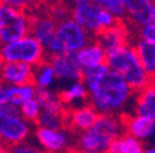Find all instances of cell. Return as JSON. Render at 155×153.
<instances>
[{
    "instance_id": "obj_1",
    "label": "cell",
    "mask_w": 155,
    "mask_h": 153,
    "mask_svg": "<svg viewBox=\"0 0 155 153\" xmlns=\"http://www.w3.org/2000/svg\"><path fill=\"white\" fill-rule=\"evenodd\" d=\"M82 81L89 91V102L100 115L123 116L132 112L136 93L107 64L84 70Z\"/></svg>"
},
{
    "instance_id": "obj_2",
    "label": "cell",
    "mask_w": 155,
    "mask_h": 153,
    "mask_svg": "<svg viewBox=\"0 0 155 153\" xmlns=\"http://www.w3.org/2000/svg\"><path fill=\"white\" fill-rule=\"evenodd\" d=\"M123 132L122 116L100 115L93 127L75 135L72 153H108L112 142Z\"/></svg>"
},
{
    "instance_id": "obj_3",
    "label": "cell",
    "mask_w": 155,
    "mask_h": 153,
    "mask_svg": "<svg viewBox=\"0 0 155 153\" xmlns=\"http://www.w3.org/2000/svg\"><path fill=\"white\" fill-rule=\"evenodd\" d=\"M107 65L115 73L120 75L136 94L155 81L143 69L132 44L107 55Z\"/></svg>"
},
{
    "instance_id": "obj_4",
    "label": "cell",
    "mask_w": 155,
    "mask_h": 153,
    "mask_svg": "<svg viewBox=\"0 0 155 153\" xmlns=\"http://www.w3.org/2000/svg\"><path fill=\"white\" fill-rule=\"evenodd\" d=\"M93 36L87 33L72 18H67L57 24L55 35L50 44L46 47V54H76L93 40Z\"/></svg>"
},
{
    "instance_id": "obj_5",
    "label": "cell",
    "mask_w": 155,
    "mask_h": 153,
    "mask_svg": "<svg viewBox=\"0 0 155 153\" xmlns=\"http://www.w3.org/2000/svg\"><path fill=\"white\" fill-rule=\"evenodd\" d=\"M32 14L0 2V46L14 43L31 35Z\"/></svg>"
},
{
    "instance_id": "obj_6",
    "label": "cell",
    "mask_w": 155,
    "mask_h": 153,
    "mask_svg": "<svg viewBox=\"0 0 155 153\" xmlns=\"http://www.w3.org/2000/svg\"><path fill=\"white\" fill-rule=\"evenodd\" d=\"M46 59V48L32 35L10 44L0 46V62H19L36 68Z\"/></svg>"
},
{
    "instance_id": "obj_7",
    "label": "cell",
    "mask_w": 155,
    "mask_h": 153,
    "mask_svg": "<svg viewBox=\"0 0 155 153\" xmlns=\"http://www.w3.org/2000/svg\"><path fill=\"white\" fill-rule=\"evenodd\" d=\"M32 135V124L21 117L19 108L4 104L0 106V142L11 148L26 142Z\"/></svg>"
},
{
    "instance_id": "obj_8",
    "label": "cell",
    "mask_w": 155,
    "mask_h": 153,
    "mask_svg": "<svg viewBox=\"0 0 155 153\" xmlns=\"http://www.w3.org/2000/svg\"><path fill=\"white\" fill-rule=\"evenodd\" d=\"M33 137L38 146L45 153H69L74 150L75 134L67 127L61 130L36 127Z\"/></svg>"
},
{
    "instance_id": "obj_9",
    "label": "cell",
    "mask_w": 155,
    "mask_h": 153,
    "mask_svg": "<svg viewBox=\"0 0 155 153\" xmlns=\"http://www.w3.org/2000/svg\"><path fill=\"white\" fill-rule=\"evenodd\" d=\"M94 39L104 48L107 55H110L126 46L132 44L134 39V30L126 19H119L114 26L103 30Z\"/></svg>"
},
{
    "instance_id": "obj_10",
    "label": "cell",
    "mask_w": 155,
    "mask_h": 153,
    "mask_svg": "<svg viewBox=\"0 0 155 153\" xmlns=\"http://www.w3.org/2000/svg\"><path fill=\"white\" fill-rule=\"evenodd\" d=\"M69 7H71V18L87 33L96 37L103 32L98 25V13L101 7L98 6L97 0H75L69 4Z\"/></svg>"
},
{
    "instance_id": "obj_11",
    "label": "cell",
    "mask_w": 155,
    "mask_h": 153,
    "mask_svg": "<svg viewBox=\"0 0 155 153\" xmlns=\"http://www.w3.org/2000/svg\"><path fill=\"white\" fill-rule=\"evenodd\" d=\"M47 62L54 70L55 79L60 81H79L83 77V69L78 64L76 54H58L47 57Z\"/></svg>"
},
{
    "instance_id": "obj_12",
    "label": "cell",
    "mask_w": 155,
    "mask_h": 153,
    "mask_svg": "<svg viewBox=\"0 0 155 153\" xmlns=\"http://www.w3.org/2000/svg\"><path fill=\"white\" fill-rule=\"evenodd\" d=\"M98 116H100V113L93 108L90 102L75 106V108H69L67 110V115H65L67 128L71 132H74L75 135H78L93 127Z\"/></svg>"
},
{
    "instance_id": "obj_13",
    "label": "cell",
    "mask_w": 155,
    "mask_h": 153,
    "mask_svg": "<svg viewBox=\"0 0 155 153\" xmlns=\"http://www.w3.org/2000/svg\"><path fill=\"white\" fill-rule=\"evenodd\" d=\"M33 69L19 62H0V83L14 87L33 83Z\"/></svg>"
},
{
    "instance_id": "obj_14",
    "label": "cell",
    "mask_w": 155,
    "mask_h": 153,
    "mask_svg": "<svg viewBox=\"0 0 155 153\" xmlns=\"http://www.w3.org/2000/svg\"><path fill=\"white\" fill-rule=\"evenodd\" d=\"M126 21L134 29L152 22L155 3L154 0H125Z\"/></svg>"
},
{
    "instance_id": "obj_15",
    "label": "cell",
    "mask_w": 155,
    "mask_h": 153,
    "mask_svg": "<svg viewBox=\"0 0 155 153\" xmlns=\"http://www.w3.org/2000/svg\"><path fill=\"white\" fill-rule=\"evenodd\" d=\"M57 21L46 11H39L32 14V26H31V35L38 40L43 47L50 44L55 35Z\"/></svg>"
},
{
    "instance_id": "obj_16",
    "label": "cell",
    "mask_w": 155,
    "mask_h": 153,
    "mask_svg": "<svg viewBox=\"0 0 155 153\" xmlns=\"http://www.w3.org/2000/svg\"><path fill=\"white\" fill-rule=\"evenodd\" d=\"M123 121V131L126 134L134 137L136 139L141 141L147 145V142L151 141L152 132H154L155 123L139 115H134L132 112L122 116Z\"/></svg>"
},
{
    "instance_id": "obj_17",
    "label": "cell",
    "mask_w": 155,
    "mask_h": 153,
    "mask_svg": "<svg viewBox=\"0 0 155 153\" xmlns=\"http://www.w3.org/2000/svg\"><path fill=\"white\" fill-rule=\"evenodd\" d=\"M78 64L84 70L94 69V68L103 66L107 64V53L104 48L97 43L96 39H93L86 47H83L79 53H76Z\"/></svg>"
},
{
    "instance_id": "obj_18",
    "label": "cell",
    "mask_w": 155,
    "mask_h": 153,
    "mask_svg": "<svg viewBox=\"0 0 155 153\" xmlns=\"http://www.w3.org/2000/svg\"><path fill=\"white\" fill-rule=\"evenodd\" d=\"M132 113L155 123V81L134 95Z\"/></svg>"
},
{
    "instance_id": "obj_19",
    "label": "cell",
    "mask_w": 155,
    "mask_h": 153,
    "mask_svg": "<svg viewBox=\"0 0 155 153\" xmlns=\"http://www.w3.org/2000/svg\"><path fill=\"white\" fill-rule=\"evenodd\" d=\"M58 97L67 109L75 108V106L83 105V104L89 102V91L82 80L68 83L67 87L60 90Z\"/></svg>"
},
{
    "instance_id": "obj_20",
    "label": "cell",
    "mask_w": 155,
    "mask_h": 153,
    "mask_svg": "<svg viewBox=\"0 0 155 153\" xmlns=\"http://www.w3.org/2000/svg\"><path fill=\"white\" fill-rule=\"evenodd\" d=\"M132 46L137 54V58H139L143 69L147 72V75L152 80H155V46L136 37L133 39Z\"/></svg>"
},
{
    "instance_id": "obj_21",
    "label": "cell",
    "mask_w": 155,
    "mask_h": 153,
    "mask_svg": "<svg viewBox=\"0 0 155 153\" xmlns=\"http://www.w3.org/2000/svg\"><path fill=\"white\" fill-rule=\"evenodd\" d=\"M36 99H38L42 110L57 113V115H64V116L67 115L68 109L61 102V99L58 97V93L53 91V90H38Z\"/></svg>"
},
{
    "instance_id": "obj_22",
    "label": "cell",
    "mask_w": 155,
    "mask_h": 153,
    "mask_svg": "<svg viewBox=\"0 0 155 153\" xmlns=\"http://www.w3.org/2000/svg\"><path fill=\"white\" fill-rule=\"evenodd\" d=\"M147 145L134 137L123 132L112 142L108 149V153H144Z\"/></svg>"
},
{
    "instance_id": "obj_23",
    "label": "cell",
    "mask_w": 155,
    "mask_h": 153,
    "mask_svg": "<svg viewBox=\"0 0 155 153\" xmlns=\"http://www.w3.org/2000/svg\"><path fill=\"white\" fill-rule=\"evenodd\" d=\"M55 81L57 79H55L54 70L51 65L47 62V59L33 69V84L38 90H50Z\"/></svg>"
},
{
    "instance_id": "obj_24",
    "label": "cell",
    "mask_w": 155,
    "mask_h": 153,
    "mask_svg": "<svg viewBox=\"0 0 155 153\" xmlns=\"http://www.w3.org/2000/svg\"><path fill=\"white\" fill-rule=\"evenodd\" d=\"M36 127L48 128V130H61V128L67 127V119L64 115L42 110L38 121H36Z\"/></svg>"
},
{
    "instance_id": "obj_25",
    "label": "cell",
    "mask_w": 155,
    "mask_h": 153,
    "mask_svg": "<svg viewBox=\"0 0 155 153\" xmlns=\"http://www.w3.org/2000/svg\"><path fill=\"white\" fill-rule=\"evenodd\" d=\"M19 113H21V117L24 120H26L29 124H33L38 121L39 116L42 113V108L39 105V102L36 98L29 99V101H25L22 105L19 106Z\"/></svg>"
},
{
    "instance_id": "obj_26",
    "label": "cell",
    "mask_w": 155,
    "mask_h": 153,
    "mask_svg": "<svg viewBox=\"0 0 155 153\" xmlns=\"http://www.w3.org/2000/svg\"><path fill=\"white\" fill-rule=\"evenodd\" d=\"M101 8L111 13L116 19H126L125 0H97Z\"/></svg>"
},
{
    "instance_id": "obj_27",
    "label": "cell",
    "mask_w": 155,
    "mask_h": 153,
    "mask_svg": "<svg viewBox=\"0 0 155 153\" xmlns=\"http://www.w3.org/2000/svg\"><path fill=\"white\" fill-rule=\"evenodd\" d=\"M47 13L50 14L58 24L67 18H71V7H69V4H64V3L51 4V7L47 8Z\"/></svg>"
},
{
    "instance_id": "obj_28",
    "label": "cell",
    "mask_w": 155,
    "mask_h": 153,
    "mask_svg": "<svg viewBox=\"0 0 155 153\" xmlns=\"http://www.w3.org/2000/svg\"><path fill=\"white\" fill-rule=\"evenodd\" d=\"M134 37L155 46V24L151 22L139 29H134Z\"/></svg>"
},
{
    "instance_id": "obj_29",
    "label": "cell",
    "mask_w": 155,
    "mask_h": 153,
    "mask_svg": "<svg viewBox=\"0 0 155 153\" xmlns=\"http://www.w3.org/2000/svg\"><path fill=\"white\" fill-rule=\"evenodd\" d=\"M8 153H45V152L38 145L26 141V142H22V144H19V145L8 148Z\"/></svg>"
},
{
    "instance_id": "obj_30",
    "label": "cell",
    "mask_w": 155,
    "mask_h": 153,
    "mask_svg": "<svg viewBox=\"0 0 155 153\" xmlns=\"http://www.w3.org/2000/svg\"><path fill=\"white\" fill-rule=\"evenodd\" d=\"M118 21H119V19H116L115 17L111 13H108L107 10H104V8L100 10V13H98V25H100L101 30H105V29L114 26Z\"/></svg>"
},
{
    "instance_id": "obj_31",
    "label": "cell",
    "mask_w": 155,
    "mask_h": 153,
    "mask_svg": "<svg viewBox=\"0 0 155 153\" xmlns=\"http://www.w3.org/2000/svg\"><path fill=\"white\" fill-rule=\"evenodd\" d=\"M7 104L15 106V108H19L24 104V99L19 93V87L7 86Z\"/></svg>"
},
{
    "instance_id": "obj_32",
    "label": "cell",
    "mask_w": 155,
    "mask_h": 153,
    "mask_svg": "<svg viewBox=\"0 0 155 153\" xmlns=\"http://www.w3.org/2000/svg\"><path fill=\"white\" fill-rule=\"evenodd\" d=\"M19 93H21V97H22L24 102H25V101H29V99L36 98L38 88H36V86L33 83H29V84L19 87Z\"/></svg>"
},
{
    "instance_id": "obj_33",
    "label": "cell",
    "mask_w": 155,
    "mask_h": 153,
    "mask_svg": "<svg viewBox=\"0 0 155 153\" xmlns=\"http://www.w3.org/2000/svg\"><path fill=\"white\" fill-rule=\"evenodd\" d=\"M4 3H7L8 6L14 7V8L17 10H26L28 11V7L32 6V3L31 2H22V0H3Z\"/></svg>"
},
{
    "instance_id": "obj_34",
    "label": "cell",
    "mask_w": 155,
    "mask_h": 153,
    "mask_svg": "<svg viewBox=\"0 0 155 153\" xmlns=\"http://www.w3.org/2000/svg\"><path fill=\"white\" fill-rule=\"evenodd\" d=\"M7 104V86L0 83V106Z\"/></svg>"
},
{
    "instance_id": "obj_35",
    "label": "cell",
    "mask_w": 155,
    "mask_h": 153,
    "mask_svg": "<svg viewBox=\"0 0 155 153\" xmlns=\"http://www.w3.org/2000/svg\"><path fill=\"white\" fill-rule=\"evenodd\" d=\"M144 153H155V148L151 146V145H147V146H145Z\"/></svg>"
},
{
    "instance_id": "obj_36",
    "label": "cell",
    "mask_w": 155,
    "mask_h": 153,
    "mask_svg": "<svg viewBox=\"0 0 155 153\" xmlns=\"http://www.w3.org/2000/svg\"><path fill=\"white\" fill-rule=\"evenodd\" d=\"M0 153H8V146L0 142Z\"/></svg>"
},
{
    "instance_id": "obj_37",
    "label": "cell",
    "mask_w": 155,
    "mask_h": 153,
    "mask_svg": "<svg viewBox=\"0 0 155 153\" xmlns=\"http://www.w3.org/2000/svg\"><path fill=\"white\" fill-rule=\"evenodd\" d=\"M151 146H154L155 148V127H154V132H152V137H151Z\"/></svg>"
},
{
    "instance_id": "obj_38",
    "label": "cell",
    "mask_w": 155,
    "mask_h": 153,
    "mask_svg": "<svg viewBox=\"0 0 155 153\" xmlns=\"http://www.w3.org/2000/svg\"><path fill=\"white\" fill-rule=\"evenodd\" d=\"M152 24H155V7H154V14H152Z\"/></svg>"
},
{
    "instance_id": "obj_39",
    "label": "cell",
    "mask_w": 155,
    "mask_h": 153,
    "mask_svg": "<svg viewBox=\"0 0 155 153\" xmlns=\"http://www.w3.org/2000/svg\"><path fill=\"white\" fill-rule=\"evenodd\" d=\"M154 2H155V0H154Z\"/></svg>"
}]
</instances>
